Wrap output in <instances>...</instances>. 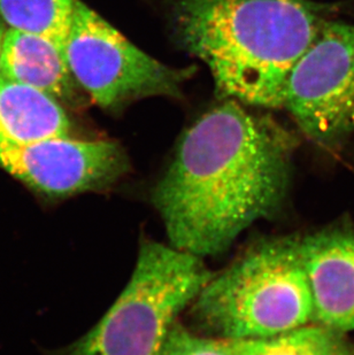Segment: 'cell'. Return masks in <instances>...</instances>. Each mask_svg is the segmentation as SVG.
Segmentation results:
<instances>
[{
  "label": "cell",
  "instance_id": "obj_1",
  "mask_svg": "<svg viewBox=\"0 0 354 355\" xmlns=\"http://www.w3.org/2000/svg\"><path fill=\"white\" fill-rule=\"evenodd\" d=\"M290 136L227 101L185 132L154 191L169 243L199 258L226 251L271 214L287 178Z\"/></svg>",
  "mask_w": 354,
  "mask_h": 355
},
{
  "label": "cell",
  "instance_id": "obj_5",
  "mask_svg": "<svg viewBox=\"0 0 354 355\" xmlns=\"http://www.w3.org/2000/svg\"><path fill=\"white\" fill-rule=\"evenodd\" d=\"M65 53L78 85L106 110L145 97H177L191 71L154 60L80 0L75 3Z\"/></svg>",
  "mask_w": 354,
  "mask_h": 355
},
{
  "label": "cell",
  "instance_id": "obj_4",
  "mask_svg": "<svg viewBox=\"0 0 354 355\" xmlns=\"http://www.w3.org/2000/svg\"><path fill=\"white\" fill-rule=\"evenodd\" d=\"M211 277L197 255L145 241L127 286L66 355H159L175 318Z\"/></svg>",
  "mask_w": 354,
  "mask_h": 355
},
{
  "label": "cell",
  "instance_id": "obj_2",
  "mask_svg": "<svg viewBox=\"0 0 354 355\" xmlns=\"http://www.w3.org/2000/svg\"><path fill=\"white\" fill-rule=\"evenodd\" d=\"M180 44L208 64L224 97L260 107L285 104L294 64L324 19L308 0H171Z\"/></svg>",
  "mask_w": 354,
  "mask_h": 355
},
{
  "label": "cell",
  "instance_id": "obj_12",
  "mask_svg": "<svg viewBox=\"0 0 354 355\" xmlns=\"http://www.w3.org/2000/svg\"><path fill=\"white\" fill-rule=\"evenodd\" d=\"M238 355H348L338 332L305 325L266 338L236 339Z\"/></svg>",
  "mask_w": 354,
  "mask_h": 355
},
{
  "label": "cell",
  "instance_id": "obj_14",
  "mask_svg": "<svg viewBox=\"0 0 354 355\" xmlns=\"http://www.w3.org/2000/svg\"><path fill=\"white\" fill-rule=\"evenodd\" d=\"M7 29H8L7 24H5L3 17H0V58H1V53H3V43H5Z\"/></svg>",
  "mask_w": 354,
  "mask_h": 355
},
{
  "label": "cell",
  "instance_id": "obj_13",
  "mask_svg": "<svg viewBox=\"0 0 354 355\" xmlns=\"http://www.w3.org/2000/svg\"><path fill=\"white\" fill-rule=\"evenodd\" d=\"M159 355H238L237 340L205 338L173 324Z\"/></svg>",
  "mask_w": 354,
  "mask_h": 355
},
{
  "label": "cell",
  "instance_id": "obj_6",
  "mask_svg": "<svg viewBox=\"0 0 354 355\" xmlns=\"http://www.w3.org/2000/svg\"><path fill=\"white\" fill-rule=\"evenodd\" d=\"M284 106L320 144L354 132V24L324 21L294 64Z\"/></svg>",
  "mask_w": 354,
  "mask_h": 355
},
{
  "label": "cell",
  "instance_id": "obj_8",
  "mask_svg": "<svg viewBox=\"0 0 354 355\" xmlns=\"http://www.w3.org/2000/svg\"><path fill=\"white\" fill-rule=\"evenodd\" d=\"M297 246L314 320L336 332L354 330V236L322 234L297 241Z\"/></svg>",
  "mask_w": 354,
  "mask_h": 355
},
{
  "label": "cell",
  "instance_id": "obj_3",
  "mask_svg": "<svg viewBox=\"0 0 354 355\" xmlns=\"http://www.w3.org/2000/svg\"><path fill=\"white\" fill-rule=\"evenodd\" d=\"M198 318L222 338H266L314 320L311 288L297 243L248 250L198 295Z\"/></svg>",
  "mask_w": 354,
  "mask_h": 355
},
{
  "label": "cell",
  "instance_id": "obj_7",
  "mask_svg": "<svg viewBox=\"0 0 354 355\" xmlns=\"http://www.w3.org/2000/svg\"><path fill=\"white\" fill-rule=\"evenodd\" d=\"M0 168L38 195L60 199L110 187L129 162L115 141L57 137L0 145Z\"/></svg>",
  "mask_w": 354,
  "mask_h": 355
},
{
  "label": "cell",
  "instance_id": "obj_10",
  "mask_svg": "<svg viewBox=\"0 0 354 355\" xmlns=\"http://www.w3.org/2000/svg\"><path fill=\"white\" fill-rule=\"evenodd\" d=\"M71 130L59 101L34 87L0 80V145L71 137Z\"/></svg>",
  "mask_w": 354,
  "mask_h": 355
},
{
  "label": "cell",
  "instance_id": "obj_9",
  "mask_svg": "<svg viewBox=\"0 0 354 355\" xmlns=\"http://www.w3.org/2000/svg\"><path fill=\"white\" fill-rule=\"evenodd\" d=\"M0 80L34 87L60 104H82V87L71 75L64 52L53 42L33 33L7 29Z\"/></svg>",
  "mask_w": 354,
  "mask_h": 355
},
{
  "label": "cell",
  "instance_id": "obj_11",
  "mask_svg": "<svg viewBox=\"0 0 354 355\" xmlns=\"http://www.w3.org/2000/svg\"><path fill=\"white\" fill-rule=\"evenodd\" d=\"M75 3L76 0H0V17L7 27L43 36L65 53Z\"/></svg>",
  "mask_w": 354,
  "mask_h": 355
}]
</instances>
